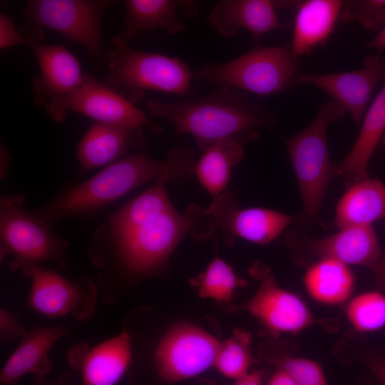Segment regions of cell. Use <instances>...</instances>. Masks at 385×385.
I'll return each instance as SVG.
<instances>
[{"label":"cell","mask_w":385,"mask_h":385,"mask_svg":"<svg viewBox=\"0 0 385 385\" xmlns=\"http://www.w3.org/2000/svg\"><path fill=\"white\" fill-rule=\"evenodd\" d=\"M344 1H302L297 9L290 50L294 56L307 55L324 43L340 19Z\"/></svg>","instance_id":"obj_22"},{"label":"cell","mask_w":385,"mask_h":385,"mask_svg":"<svg viewBox=\"0 0 385 385\" xmlns=\"http://www.w3.org/2000/svg\"><path fill=\"white\" fill-rule=\"evenodd\" d=\"M277 9V1L222 0L210 11L207 20L225 37H232L244 29L258 44L265 34L286 26L278 18Z\"/></svg>","instance_id":"obj_17"},{"label":"cell","mask_w":385,"mask_h":385,"mask_svg":"<svg viewBox=\"0 0 385 385\" xmlns=\"http://www.w3.org/2000/svg\"><path fill=\"white\" fill-rule=\"evenodd\" d=\"M31 48L40 68V75L34 81L36 106L44 107L54 98L68 93L83 83L86 73L78 59L65 46L38 41Z\"/></svg>","instance_id":"obj_16"},{"label":"cell","mask_w":385,"mask_h":385,"mask_svg":"<svg viewBox=\"0 0 385 385\" xmlns=\"http://www.w3.org/2000/svg\"><path fill=\"white\" fill-rule=\"evenodd\" d=\"M111 0H30L23 14L34 26L50 29L81 44L96 61L106 56L101 31L103 12Z\"/></svg>","instance_id":"obj_8"},{"label":"cell","mask_w":385,"mask_h":385,"mask_svg":"<svg viewBox=\"0 0 385 385\" xmlns=\"http://www.w3.org/2000/svg\"><path fill=\"white\" fill-rule=\"evenodd\" d=\"M251 342L249 332L235 330L232 337L220 343L213 366L227 378L236 380L245 376L256 363Z\"/></svg>","instance_id":"obj_28"},{"label":"cell","mask_w":385,"mask_h":385,"mask_svg":"<svg viewBox=\"0 0 385 385\" xmlns=\"http://www.w3.org/2000/svg\"><path fill=\"white\" fill-rule=\"evenodd\" d=\"M26 333L16 315L4 309H0V338L4 344L21 339Z\"/></svg>","instance_id":"obj_34"},{"label":"cell","mask_w":385,"mask_h":385,"mask_svg":"<svg viewBox=\"0 0 385 385\" xmlns=\"http://www.w3.org/2000/svg\"><path fill=\"white\" fill-rule=\"evenodd\" d=\"M264 372L255 370L235 380L232 385H264ZM196 385H217L215 381L207 379H199Z\"/></svg>","instance_id":"obj_35"},{"label":"cell","mask_w":385,"mask_h":385,"mask_svg":"<svg viewBox=\"0 0 385 385\" xmlns=\"http://www.w3.org/2000/svg\"><path fill=\"white\" fill-rule=\"evenodd\" d=\"M143 146V128L95 122L78 143L76 153L82 172H86L111 164L130 150Z\"/></svg>","instance_id":"obj_18"},{"label":"cell","mask_w":385,"mask_h":385,"mask_svg":"<svg viewBox=\"0 0 385 385\" xmlns=\"http://www.w3.org/2000/svg\"><path fill=\"white\" fill-rule=\"evenodd\" d=\"M345 314L350 324L358 332L381 329L385 327V295L378 291L361 293L349 301Z\"/></svg>","instance_id":"obj_30"},{"label":"cell","mask_w":385,"mask_h":385,"mask_svg":"<svg viewBox=\"0 0 385 385\" xmlns=\"http://www.w3.org/2000/svg\"><path fill=\"white\" fill-rule=\"evenodd\" d=\"M284 242L301 262L332 258L375 272L382 256L371 226L339 229L337 233L319 240L312 239L302 227L292 228L286 233Z\"/></svg>","instance_id":"obj_13"},{"label":"cell","mask_w":385,"mask_h":385,"mask_svg":"<svg viewBox=\"0 0 385 385\" xmlns=\"http://www.w3.org/2000/svg\"><path fill=\"white\" fill-rule=\"evenodd\" d=\"M249 272L260 285L243 308L270 334H294L319 322L302 299L277 284L267 266L257 261Z\"/></svg>","instance_id":"obj_12"},{"label":"cell","mask_w":385,"mask_h":385,"mask_svg":"<svg viewBox=\"0 0 385 385\" xmlns=\"http://www.w3.org/2000/svg\"><path fill=\"white\" fill-rule=\"evenodd\" d=\"M384 143H385V138H384Z\"/></svg>","instance_id":"obj_41"},{"label":"cell","mask_w":385,"mask_h":385,"mask_svg":"<svg viewBox=\"0 0 385 385\" xmlns=\"http://www.w3.org/2000/svg\"><path fill=\"white\" fill-rule=\"evenodd\" d=\"M24 202V197L16 194L1 198V262L11 257L12 270L45 261H54L61 269L66 268L68 242L53 234L46 222L27 212Z\"/></svg>","instance_id":"obj_7"},{"label":"cell","mask_w":385,"mask_h":385,"mask_svg":"<svg viewBox=\"0 0 385 385\" xmlns=\"http://www.w3.org/2000/svg\"><path fill=\"white\" fill-rule=\"evenodd\" d=\"M44 108L53 120L59 123L64 120L68 112H73L98 123L135 128L146 126L156 133L161 130L135 103L88 73L78 88L54 98Z\"/></svg>","instance_id":"obj_9"},{"label":"cell","mask_w":385,"mask_h":385,"mask_svg":"<svg viewBox=\"0 0 385 385\" xmlns=\"http://www.w3.org/2000/svg\"><path fill=\"white\" fill-rule=\"evenodd\" d=\"M300 71L299 58L292 54L289 45L262 46L258 43L235 59L204 66L193 76L217 86L269 96L296 83Z\"/></svg>","instance_id":"obj_6"},{"label":"cell","mask_w":385,"mask_h":385,"mask_svg":"<svg viewBox=\"0 0 385 385\" xmlns=\"http://www.w3.org/2000/svg\"><path fill=\"white\" fill-rule=\"evenodd\" d=\"M123 28L113 38L129 44V42L143 31L165 30L175 35L187 29L177 14L181 1L174 0H126Z\"/></svg>","instance_id":"obj_24"},{"label":"cell","mask_w":385,"mask_h":385,"mask_svg":"<svg viewBox=\"0 0 385 385\" xmlns=\"http://www.w3.org/2000/svg\"><path fill=\"white\" fill-rule=\"evenodd\" d=\"M365 46L367 48H375L377 52H384L385 50V26Z\"/></svg>","instance_id":"obj_39"},{"label":"cell","mask_w":385,"mask_h":385,"mask_svg":"<svg viewBox=\"0 0 385 385\" xmlns=\"http://www.w3.org/2000/svg\"><path fill=\"white\" fill-rule=\"evenodd\" d=\"M162 178L145 191L109 216L112 237L130 231L159 216L173 207Z\"/></svg>","instance_id":"obj_27"},{"label":"cell","mask_w":385,"mask_h":385,"mask_svg":"<svg viewBox=\"0 0 385 385\" xmlns=\"http://www.w3.org/2000/svg\"><path fill=\"white\" fill-rule=\"evenodd\" d=\"M376 287L379 289H385V254L381 256L380 262L375 270Z\"/></svg>","instance_id":"obj_40"},{"label":"cell","mask_w":385,"mask_h":385,"mask_svg":"<svg viewBox=\"0 0 385 385\" xmlns=\"http://www.w3.org/2000/svg\"><path fill=\"white\" fill-rule=\"evenodd\" d=\"M195 165V155L190 150L173 148L167 160L159 161L151 158L143 146L136 153L109 164L91 178L61 192L34 214L51 226L64 217L93 213L151 180H184L194 173Z\"/></svg>","instance_id":"obj_2"},{"label":"cell","mask_w":385,"mask_h":385,"mask_svg":"<svg viewBox=\"0 0 385 385\" xmlns=\"http://www.w3.org/2000/svg\"><path fill=\"white\" fill-rule=\"evenodd\" d=\"M34 385H71L74 381L70 371H65L53 380H47L43 376H34Z\"/></svg>","instance_id":"obj_37"},{"label":"cell","mask_w":385,"mask_h":385,"mask_svg":"<svg viewBox=\"0 0 385 385\" xmlns=\"http://www.w3.org/2000/svg\"><path fill=\"white\" fill-rule=\"evenodd\" d=\"M145 105L150 115L169 121L178 136L192 135L201 153L228 139L246 145L258 138L260 129L279 123L273 111L248 93L225 86L201 98L180 102L150 99Z\"/></svg>","instance_id":"obj_1"},{"label":"cell","mask_w":385,"mask_h":385,"mask_svg":"<svg viewBox=\"0 0 385 385\" xmlns=\"http://www.w3.org/2000/svg\"><path fill=\"white\" fill-rule=\"evenodd\" d=\"M364 362L381 383L385 385V359L370 355L364 358Z\"/></svg>","instance_id":"obj_36"},{"label":"cell","mask_w":385,"mask_h":385,"mask_svg":"<svg viewBox=\"0 0 385 385\" xmlns=\"http://www.w3.org/2000/svg\"><path fill=\"white\" fill-rule=\"evenodd\" d=\"M265 385H297V384L284 369L277 368L269 377Z\"/></svg>","instance_id":"obj_38"},{"label":"cell","mask_w":385,"mask_h":385,"mask_svg":"<svg viewBox=\"0 0 385 385\" xmlns=\"http://www.w3.org/2000/svg\"><path fill=\"white\" fill-rule=\"evenodd\" d=\"M340 19H356L367 30L378 33L385 26V0L344 1Z\"/></svg>","instance_id":"obj_32"},{"label":"cell","mask_w":385,"mask_h":385,"mask_svg":"<svg viewBox=\"0 0 385 385\" xmlns=\"http://www.w3.org/2000/svg\"><path fill=\"white\" fill-rule=\"evenodd\" d=\"M385 217V186L369 178L348 187L337 202L334 222L339 229L371 226Z\"/></svg>","instance_id":"obj_23"},{"label":"cell","mask_w":385,"mask_h":385,"mask_svg":"<svg viewBox=\"0 0 385 385\" xmlns=\"http://www.w3.org/2000/svg\"><path fill=\"white\" fill-rule=\"evenodd\" d=\"M30 279L28 308L51 318L88 319L96 308V289L87 278L71 280L51 270L31 265L22 270Z\"/></svg>","instance_id":"obj_10"},{"label":"cell","mask_w":385,"mask_h":385,"mask_svg":"<svg viewBox=\"0 0 385 385\" xmlns=\"http://www.w3.org/2000/svg\"><path fill=\"white\" fill-rule=\"evenodd\" d=\"M195 282L201 297L222 303L230 302L235 289L246 284L236 275L232 267L217 255Z\"/></svg>","instance_id":"obj_29"},{"label":"cell","mask_w":385,"mask_h":385,"mask_svg":"<svg viewBox=\"0 0 385 385\" xmlns=\"http://www.w3.org/2000/svg\"><path fill=\"white\" fill-rule=\"evenodd\" d=\"M363 63V68L355 71L300 75L296 83L312 85L328 93L359 126L375 88L385 79V53L369 55Z\"/></svg>","instance_id":"obj_15"},{"label":"cell","mask_w":385,"mask_h":385,"mask_svg":"<svg viewBox=\"0 0 385 385\" xmlns=\"http://www.w3.org/2000/svg\"><path fill=\"white\" fill-rule=\"evenodd\" d=\"M303 281L309 295L327 305L347 301L355 285V277L349 265L332 258H322L311 263Z\"/></svg>","instance_id":"obj_25"},{"label":"cell","mask_w":385,"mask_h":385,"mask_svg":"<svg viewBox=\"0 0 385 385\" xmlns=\"http://www.w3.org/2000/svg\"><path fill=\"white\" fill-rule=\"evenodd\" d=\"M215 230L208 208L192 204L183 214L173 207L113 239L124 265L134 273L146 274L161 267L188 234L204 240L210 238Z\"/></svg>","instance_id":"obj_3"},{"label":"cell","mask_w":385,"mask_h":385,"mask_svg":"<svg viewBox=\"0 0 385 385\" xmlns=\"http://www.w3.org/2000/svg\"><path fill=\"white\" fill-rule=\"evenodd\" d=\"M106 51L108 71L106 83L136 104L148 91L180 96L191 90L192 73L175 56L135 50L114 38Z\"/></svg>","instance_id":"obj_5"},{"label":"cell","mask_w":385,"mask_h":385,"mask_svg":"<svg viewBox=\"0 0 385 385\" xmlns=\"http://www.w3.org/2000/svg\"><path fill=\"white\" fill-rule=\"evenodd\" d=\"M208 210L215 229L220 230L225 245L230 247L235 244L236 237L255 244H268L297 220V215L269 208H240L237 195L228 190L212 200Z\"/></svg>","instance_id":"obj_14"},{"label":"cell","mask_w":385,"mask_h":385,"mask_svg":"<svg viewBox=\"0 0 385 385\" xmlns=\"http://www.w3.org/2000/svg\"><path fill=\"white\" fill-rule=\"evenodd\" d=\"M42 28L34 26L28 34L19 31L14 25V20L8 15L0 14V48L6 49L15 46L28 45L30 47L38 41H42Z\"/></svg>","instance_id":"obj_33"},{"label":"cell","mask_w":385,"mask_h":385,"mask_svg":"<svg viewBox=\"0 0 385 385\" xmlns=\"http://www.w3.org/2000/svg\"><path fill=\"white\" fill-rule=\"evenodd\" d=\"M219 345L212 335L195 325H173L156 347V371L168 383L197 376L214 366Z\"/></svg>","instance_id":"obj_11"},{"label":"cell","mask_w":385,"mask_h":385,"mask_svg":"<svg viewBox=\"0 0 385 385\" xmlns=\"http://www.w3.org/2000/svg\"><path fill=\"white\" fill-rule=\"evenodd\" d=\"M265 359L287 372L297 385H329L322 368L312 359L289 354L269 355Z\"/></svg>","instance_id":"obj_31"},{"label":"cell","mask_w":385,"mask_h":385,"mask_svg":"<svg viewBox=\"0 0 385 385\" xmlns=\"http://www.w3.org/2000/svg\"><path fill=\"white\" fill-rule=\"evenodd\" d=\"M132 360L130 337L126 332L70 357L71 366L81 371L83 385H116Z\"/></svg>","instance_id":"obj_20"},{"label":"cell","mask_w":385,"mask_h":385,"mask_svg":"<svg viewBox=\"0 0 385 385\" xmlns=\"http://www.w3.org/2000/svg\"><path fill=\"white\" fill-rule=\"evenodd\" d=\"M344 108L337 101L323 105L314 120L299 133L284 138L302 197V211L297 222L307 225L317 219L323 200L335 177L327 144L329 125L344 116Z\"/></svg>","instance_id":"obj_4"},{"label":"cell","mask_w":385,"mask_h":385,"mask_svg":"<svg viewBox=\"0 0 385 385\" xmlns=\"http://www.w3.org/2000/svg\"><path fill=\"white\" fill-rule=\"evenodd\" d=\"M244 145L236 139L222 140L202 151L196 161L194 173L212 200L227 190L231 170L243 157Z\"/></svg>","instance_id":"obj_26"},{"label":"cell","mask_w":385,"mask_h":385,"mask_svg":"<svg viewBox=\"0 0 385 385\" xmlns=\"http://www.w3.org/2000/svg\"><path fill=\"white\" fill-rule=\"evenodd\" d=\"M359 135L347 155L334 163L335 176L342 177L349 187L367 178V165L385 130V83L366 111Z\"/></svg>","instance_id":"obj_21"},{"label":"cell","mask_w":385,"mask_h":385,"mask_svg":"<svg viewBox=\"0 0 385 385\" xmlns=\"http://www.w3.org/2000/svg\"><path fill=\"white\" fill-rule=\"evenodd\" d=\"M68 332L64 325L36 327L26 332L1 369V384L16 385L28 374L46 377L53 367L50 351Z\"/></svg>","instance_id":"obj_19"}]
</instances>
